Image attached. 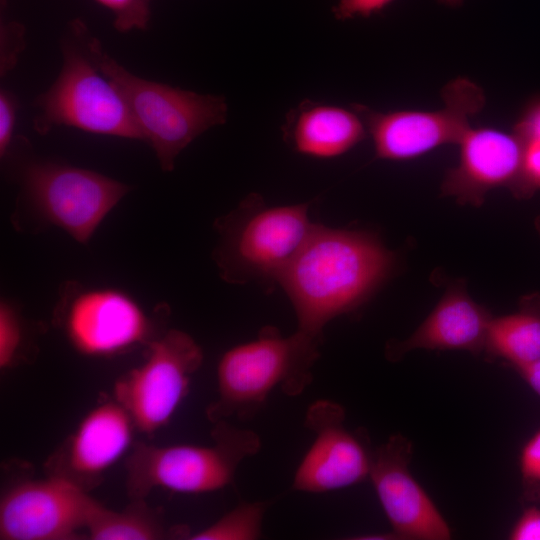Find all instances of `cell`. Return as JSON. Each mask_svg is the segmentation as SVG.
Wrapping results in <instances>:
<instances>
[{
  "label": "cell",
  "mask_w": 540,
  "mask_h": 540,
  "mask_svg": "<svg viewBox=\"0 0 540 540\" xmlns=\"http://www.w3.org/2000/svg\"><path fill=\"white\" fill-rule=\"evenodd\" d=\"M509 539L540 540V508L531 506L525 509L513 525Z\"/></svg>",
  "instance_id": "29"
},
{
  "label": "cell",
  "mask_w": 540,
  "mask_h": 540,
  "mask_svg": "<svg viewBox=\"0 0 540 540\" xmlns=\"http://www.w3.org/2000/svg\"><path fill=\"white\" fill-rule=\"evenodd\" d=\"M463 1L464 0H438L439 3L449 7H458L463 3Z\"/></svg>",
  "instance_id": "31"
},
{
  "label": "cell",
  "mask_w": 540,
  "mask_h": 540,
  "mask_svg": "<svg viewBox=\"0 0 540 540\" xmlns=\"http://www.w3.org/2000/svg\"><path fill=\"white\" fill-rule=\"evenodd\" d=\"M412 442L394 434L373 452L369 478L399 539L448 540L451 528L411 474Z\"/></svg>",
  "instance_id": "13"
},
{
  "label": "cell",
  "mask_w": 540,
  "mask_h": 540,
  "mask_svg": "<svg viewBox=\"0 0 540 540\" xmlns=\"http://www.w3.org/2000/svg\"><path fill=\"white\" fill-rule=\"evenodd\" d=\"M309 203L267 205L257 193L246 196L230 213L215 221L219 242L214 260L230 284L256 283L267 290L282 273L316 223Z\"/></svg>",
  "instance_id": "3"
},
{
  "label": "cell",
  "mask_w": 540,
  "mask_h": 540,
  "mask_svg": "<svg viewBox=\"0 0 540 540\" xmlns=\"http://www.w3.org/2000/svg\"><path fill=\"white\" fill-rule=\"evenodd\" d=\"M23 184L37 211L81 243L130 191L128 185L95 171L57 163L29 165Z\"/></svg>",
  "instance_id": "9"
},
{
  "label": "cell",
  "mask_w": 540,
  "mask_h": 540,
  "mask_svg": "<svg viewBox=\"0 0 540 540\" xmlns=\"http://www.w3.org/2000/svg\"><path fill=\"white\" fill-rule=\"evenodd\" d=\"M269 502H246L224 514L210 526L189 533L190 540H254L260 537Z\"/></svg>",
  "instance_id": "20"
},
{
  "label": "cell",
  "mask_w": 540,
  "mask_h": 540,
  "mask_svg": "<svg viewBox=\"0 0 540 540\" xmlns=\"http://www.w3.org/2000/svg\"><path fill=\"white\" fill-rule=\"evenodd\" d=\"M98 504L89 492L58 477L21 481L1 497L0 539H80Z\"/></svg>",
  "instance_id": "10"
},
{
  "label": "cell",
  "mask_w": 540,
  "mask_h": 540,
  "mask_svg": "<svg viewBox=\"0 0 540 540\" xmlns=\"http://www.w3.org/2000/svg\"><path fill=\"white\" fill-rule=\"evenodd\" d=\"M211 445L158 446L134 442L124 461L130 499H145L154 489L199 494L229 485L240 463L261 448L259 436L227 420L214 423Z\"/></svg>",
  "instance_id": "6"
},
{
  "label": "cell",
  "mask_w": 540,
  "mask_h": 540,
  "mask_svg": "<svg viewBox=\"0 0 540 540\" xmlns=\"http://www.w3.org/2000/svg\"><path fill=\"white\" fill-rule=\"evenodd\" d=\"M540 190V142L524 144L519 179L513 189L517 197H527Z\"/></svg>",
  "instance_id": "25"
},
{
  "label": "cell",
  "mask_w": 540,
  "mask_h": 540,
  "mask_svg": "<svg viewBox=\"0 0 540 540\" xmlns=\"http://www.w3.org/2000/svg\"><path fill=\"white\" fill-rule=\"evenodd\" d=\"M284 141L297 153L330 159L341 156L368 135L365 123L352 107L304 100L287 115Z\"/></svg>",
  "instance_id": "17"
},
{
  "label": "cell",
  "mask_w": 540,
  "mask_h": 540,
  "mask_svg": "<svg viewBox=\"0 0 540 540\" xmlns=\"http://www.w3.org/2000/svg\"><path fill=\"white\" fill-rule=\"evenodd\" d=\"M86 24L72 20L61 39L62 67L52 85L39 94L33 128L47 134L60 126L120 138L143 140L120 93L96 65Z\"/></svg>",
  "instance_id": "4"
},
{
  "label": "cell",
  "mask_w": 540,
  "mask_h": 540,
  "mask_svg": "<svg viewBox=\"0 0 540 540\" xmlns=\"http://www.w3.org/2000/svg\"><path fill=\"white\" fill-rule=\"evenodd\" d=\"M202 362V349L188 333L167 330L147 343L140 365L116 380L114 399L137 431L154 434L170 422Z\"/></svg>",
  "instance_id": "8"
},
{
  "label": "cell",
  "mask_w": 540,
  "mask_h": 540,
  "mask_svg": "<svg viewBox=\"0 0 540 540\" xmlns=\"http://www.w3.org/2000/svg\"><path fill=\"white\" fill-rule=\"evenodd\" d=\"M323 340L296 330L284 336L274 326L228 349L217 365V398L206 410L214 424L237 417L252 418L269 395L280 389L300 395L311 383Z\"/></svg>",
  "instance_id": "2"
},
{
  "label": "cell",
  "mask_w": 540,
  "mask_h": 540,
  "mask_svg": "<svg viewBox=\"0 0 540 540\" xmlns=\"http://www.w3.org/2000/svg\"><path fill=\"white\" fill-rule=\"evenodd\" d=\"M64 329L73 347L87 356H110L145 343L151 324L140 305L113 289L85 291L69 304Z\"/></svg>",
  "instance_id": "14"
},
{
  "label": "cell",
  "mask_w": 540,
  "mask_h": 540,
  "mask_svg": "<svg viewBox=\"0 0 540 540\" xmlns=\"http://www.w3.org/2000/svg\"><path fill=\"white\" fill-rule=\"evenodd\" d=\"M90 49L101 73L125 101L163 171H172L178 155L198 136L226 122L228 106L222 96L200 94L138 77L105 53L93 35Z\"/></svg>",
  "instance_id": "5"
},
{
  "label": "cell",
  "mask_w": 540,
  "mask_h": 540,
  "mask_svg": "<svg viewBox=\"0 0 540 540\" xmlns=\"http://www.w3.org/2000/svg\"><path fill=\"white\" fill-rule=\"evenodd\" d=\"M457 145L459 161L447 171L442 195L462 205L481 206L487 193L495 188L513 191L524 151L515 133L491 126L470 127Z\"/></svg>",
  "instance_id": "15"
},
{
  "label": "cell",
  "mask_w": 540,
  "mask_h": 540,
  "mask_svg": "<svg viewBox=\"0 0 540 540\" xmlns=\"http://www.w3.org/2000/svg\"><path fill=\"white\" fill-rule=\"evenodd\" d=\"M517 370L525 382L540 397V358L517 368Z\"/></svg>",
  "instance_id": "30"
},
{
  "label": "cell",
  "mask_w": 540,
  "mask_h": 540,
  "mask_svg": "<svg viewBox=\"0 0 540 540\" xmlns=\"http://www.w3.org/2000/svg\"><path fill=\"white\" fill-rule=\"evenodd\" d=\"M535 224H536V228H537L538 232L540 233V216L537 218Z\"/></svg>",
  "instance_id": "32"
},
{
  "label": "cell",
  "mask_w": 540,
  "mask_h": 540,
  "mask_svg": "<svg viewBox=\"0 0 540 540\" xmlns=\"http://www.w3.org/2000/svg\"><path fill=\"white\" fill-rule=\"evenodd\" d=\"M441 96L443 106L436 110L380 112L361 104L352 107L365 123L377 158L407 161L440 146L458 144L471 127V118L486 103L483 89L467 77L449 81Z\"/></svg>",
  "instance_id": "7"
},
{
  "label": "cell",
  "mask_w": 540,
  "mask_h": 540,
  "mask_svg": "<svg viewBox=\"0 0 540 540\" xmlns=\"http://www.w3.org/2000/svg\"><path fill=\"white\" fill-rule=\"evenodd\" d=\"M87 536L92 540H161L184 538L186 528L169 527L161 512L149 506L145 499H131L122 510L106 508L101 503L88 522Z\"/></svg>",
  "instance_id": "19"
},
{
  "label": "cell",
  "mask_w": 540,
  "mask_h": 540,
  "mask_svg": "<svg viewBox=\"0 0 540 540\" xmlns=\"http://www.w3.org/2000/svg\"><path fill=\"white\" fill-rule=\"evenodd\" d=\"M22 327L14 308L6 301L0 304V368L6 370L15 361L21 343Z\"/></svg>",
  "instance_id": "22"
},
{
  "label": "cell",
  "mask_w": 540,
  "mask_h": 540,
  "mask_svg": "<svg viewBox=\"0 0 540 540\" xmlns=\"http://www.w3.org/2000/svg\"><path fill=\"white\" fill-rule=\"evenodd\" d=\"M514 133L523 144L540 142V98L530 103L525 109L516 123Z\"/></svg>",
  "instance_id": "28"
},
{
  "label": "cell",
  "mask_w": 540,
  "mask_h": 540,
  "mask_svg": "<svg viewBox=\"0 0 540 540\" xmlns=\"http://www.w3.org/2000/svg\"><path fill=\"white\" fill-rule=\"evenodd\" d=\"M345 410L333 401L311 404L305 426L315 438L293 478V488L307 493L343 489L369 478L373 452L364 432L344 426Z\"/></svg>",
  "instance_id": "11"
},
{
  "label": "cell",
  "mask_w": 540,
  "mask_h": 540,
  "mask_svg": "<svg viewBox=\"0 0 540 540\" xmlns=\"http://www.w3.org/2000/svg\"><path fill=\"white\" fill-rule=\"evenodd\" d=\"M113 14V26L122 33L145 30L151 16L152 0H95Z\"/></svg>",
  "instance_id": "21"
},
{
  "label": "cell",
  "mask_w": 540,
  "mask_h": 540,
  "mask_svg": "<svg viewBox=\"0 0 540 540\" xmlns=\"http://www.w3.org/2000/svg\"><path fill=\"white\" fill-rule=\"evenodd\" d=\"M492 317L488 309L470 297L463 284L451 285L407 339L386 345V358L398 361L415 349L480 353Z\"/></svg>",
  "instance_id": "16"
},
{
  "label": "cell",
  "mask_w": 540,
  "mask_h": 540,
  "mask_svg": "<svg viewBox=\"0 0 540 540\" xmlns=\"http://www.w3.org/2000/svg\"><path fill=\"white\" fill-rule=\"evenodd\" d=\"M516 369L540 358V295L525 297L514 313L492 317L484 346Z\"/></svg>",
  "instance_id": "18"
},
{
  "label": "cell",
  "mask_w": 540,
  "mask_h": 540,
  "mask_svg": "<svg viewBox=\"0 0 540 540\" xmlns=\"http://www.w3.org/2000/svg\"><path fill=\"white\" fill-rule=\"evenodd\" d=\"M2 1H3V0H1V2H2ZM4 1H5V0H4Z\"/></svg>",
  "instance_id": "33"
},
{
  "label": "cell",
  "mask_w": 540,
  "mask_h": 540,
  "mask_svg": "<svg viewBox=\"0 0 540 540\" xmlns=\"http://www.w3.org/2000/svg\"><path fill=\"white\" fill-rule=\"evenodd\" d=\"M394 0H339L333 7V14L337 20H348L356 16L370 17L379 13Z\"/></svg>",
  "instance_id": "27"
},
{
  "label": "cell",
  "mask_w": 540,
  "mask_h": 540,
  "mask_svg": "<svg viewBox=\"0 0 540 540\" xmlns=\"http://www.w3.org/2000/svg\"><path fill=\"white\" fill-rule=\"evenodd\" d=\"M0 44V73L3 77L14 68L25 47V27L17 21H2Z\"/></svg>",
  "instance_id": "24"
},
{
  "label": "cell",
  "mask_w": 540,
  "mask_h": 540,
  "mask_svg": "<svg viewBox=\"0 0 540 540\" xmlns=\"http://www.w3.org/2000/svg\"><path fill=\"white\" fill-rule=\"evenodd\" d=\"M135 430L129 413L116 400L100 403L47 458L45 473L90 492L131 449Z\"/></svg>",
  "instance_id": "12"
},
{
  "label": "cell",
  "mask_w": 540,
  "mask_h": 540,
  "mask_svg": "<svg viewBox=\"0 0 540 540\" xmlns=\"http://www.w3.org/2000/svg\"><path fill=\"white\" fill-rule=\"evenodd\" d=\"M519 467L528 501H540V429L523 446Z\"/></svg>",
  "instance_id": "23"
},
{
  "label": "cell",
  "mask_w": 540,
  "mask_h": 540,
  "mask_svg": "<svg viewBox=\"0 0 540 540\" xmlns=\"http://www.w3.org/2000/svg\"><path fill=\"white\" fill-rule=\"evenodd\" d=\"M395 263L373 233L316 223L278 285L294 308L297 330L324 340L325 326L367 302Z\"/></svg>",
  "instance_id": "1"
},
{
  "label": "cell",
  "mask_w": 540,
  "mask_h": 540,
  "mask_svg": "<svg viewBox=\"0 0 540 540\" xmlns=\"http://www.w3.org/2000/svg\"><path fill=\"white\" fill-rule=\"evenodd\" d=\"M18 102L14 94L6 89L0 91V155L4 157L12 141Z\"/></svg>",
  "instance_id": "26"
}]
</instances>
